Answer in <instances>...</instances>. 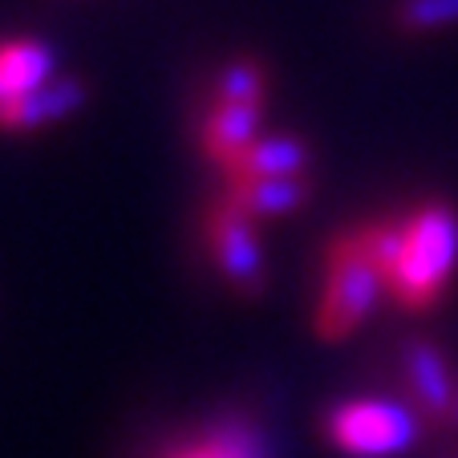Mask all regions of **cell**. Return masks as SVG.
Wrapping results in <instances>:
<instances>
[{"label":"cell","instance_id":"cell-1","mask_svg":"<svg viewBox=\"0 0 458 458\" xmlns=\"http://www.w3.org/2000/svg\"><path fill=\"white\" fill-rule=\"evenodd\" d=\"M369 248L402 312H430L446 301L458 272V208L450 199H422L402 219L365 224Z\"/></svg>","mask_w":458,"mask_h":458},{"label":"cell","instance_id":"cell-2","mask_svg":"<svg viewBox=\"0 0 458 458\" xmlns=\"http://www.w3.org/2000/svg\"><path fill=\"white\" fill-rule=\"evenodd\" d=\"M386 296L389 284L369 248L365 224L349 227V232L333 235L325 248V288H320L317 312H312V333L325 345H337L361 329Z\"/></svg>","mask_w":458,"mask_h":458},{"label":"cell","instance_id":"cell-3","mask_svg":"<svg viewBox=\"0 0 458 458\" xmlns=\"http://www.w3.org/2000/svg\"><path fill=\"white\" fill-rule=\"evenodd\" d=\"M426 418L414 402L398 398H349L325 418V438L345 458H398L418 446Z\"/></svg>","mask_w":458,"mask_h":458},{"label":"cell","instance_id":"cell-4","mask_svg":"<svg viewBox=\"0 0 458 458\" xmlns=\"http://www.w3.org/2000/svg\"><path fill=\"white\" fill-rule=\"evenodd\" d=\"M203 235H208L216 268L224 272L235 293H243V296L264 293L268 268H264V248H259V235H256V219L248 211L235 208L224 195L208 211V219H203Z\"/></svg>","mask_w":458,"mask_h":458},{"label":"cell","instance_id":"cell-5","mask_svg":"<svg viewBox=\"0 0 458 458\" xmlns=\"http://www.w3.org/2000/svg\"><path fill=\"white\" fill-rule=\"evenodd\" d=\"M402 377H406L410 402L426 418V426H450V406H454L458 381L450 369V357L434 341L418 337L402 345Z\"/></svg>","mask_w":458,"mask_h":458},{"label":"cell","instance_id":"cell-6","mask_svg":"<svg viewBox=\"0 0 458 458\" xmlns=\"http://www.w3.org/2000/svg\"><path fill=\"white\" fill-rule=\"evenodd\" d=\"M256 139H264V102H216L199 126V147L219 171H227Z\"/></svg>","mask_w":458,"mask_h":458},{"label":"cell","instance_id":"cell-7","mask_svg":"<svg viewBox=\"0 0 458 458\" xmlns=\"http://www.w3.org/2000/svg\"><path fill=\"white\" fill-rule=\"evenodd\" d=\"M86 102H89L86 81H78V78H53V81H45V86L29 89V94L0 102V130L21 134V130L53 126V122L78 114Z\"/></svg>","mask_w":458,"mask_h":458},{"label":"cell","instance_id":"cell-8","mask_svg":"<svg viewBox=\"0 0 458 458\" xmlns=\"http://www.w3.org/2000/svg\"><path fill=\"white\" fill-rule=\"evenodd\" d=\"M158 458H268V446L248 418H219L163 446Z\"/></svg>","mask_w":458,"mask_h":458},{"label":"cell","instance_id":"cell-9","mask_svg":"<svg viewBox=\"0 0 458 458\" xmlns=\"http://www.w3.org/2000/svg\"><path fill=\"white\" fill-rule=\"evenodd\" d=\"M312 179L309 174H276V179H227V199L243 208L251 219L293 216L309 203Z\"/></svg>","mask_w":458,"mask_h":458},{"label":"cell","instance_id":"cell-10","mask_svg":"<svg viewBox=\"0 0 458 458\" xmlns=\"http://www.w3.org/2000/svg\"><path fill=\"white\" fill-rule=\"evenodd\" d=\"M57 78V53L37 37H4L0 41V102Z\"/></svg>","mask_w":458,"mask_h":458},{"label":"cell","instance_id":"cell-11","mask_svg":"<svg viewBox=\"0 0 458 458\" xmlns=\"http://www.w3.org/2000/svg\"><path fill=\"white\" fill-rule=\"evenodd\" d=\"M276 174H309V142L296 134H264L227 166L224 179H276Z\"/></svg>","mask_w":458,"mask_h":458},{"label":"cell","instance_id":"cell-12","mask_svg":"<svg viewBox=\"0 0 458 458\" xmlns=\"http://www.w3.org/2000/svg\"><path fill=\"white\" fill-rule=\"evenodd\" d=\"M394 21L406 33H442L458 29V0H398Z\"/></svg>","mask_w":458,"mask_h":458},{"label":"cell","instance_id":"cell-13","mask_svg":"<svg viewBox=\"0 0 458 458\" xmlns=\"http://www.w3.org/2000/svg\"><path fill=\"white\" fill-rule=\"evenodd\" d=\"M264 86H268V78L259 70V61L235 57L216 78V102H264Z\"/></svg>","mask_w":458,"mask_h":458},{"label":"cell","instance_id":"cell-14","mask_svg":"<svg viewBox=\"0 0 458 458\" xmlns=\"http://www.w3.org/2000/svg\"><path fill=\"white\" fill-rule=\"evenodd\" d=\"M450 430H458V394H454V406H450Z\"/></svg>","mask_w":458,"mask_h":458}]
</instances>
